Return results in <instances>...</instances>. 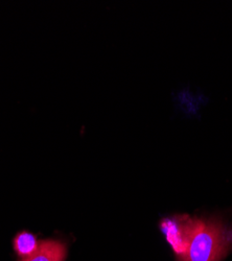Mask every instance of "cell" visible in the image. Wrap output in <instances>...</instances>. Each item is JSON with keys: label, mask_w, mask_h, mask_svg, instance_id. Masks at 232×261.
Wrapping results in <instances>:
<instances>
[{"label": "cell", "mask_w": 232, "mask_h": 261, "mask_svg": "<svg viewBox=\"0 0 232 261\" xmlns=\"http://www.w3.org/2000/svg\"><path fill=\"white\" fill-rule=\"evenodd\" d=\"M232 249V230L221 220L198 219L188 251L179 261H221Z\"/></svg>", "instance_id": "1"}, {"label": "cell", "mask_w": 232, "mask_h": 261, "mask_svg": "<svg viewBox=\"0 0 232 261\" xmlns=\"http://www.w3.org/2000/svg\"><path fill=\"white\" fill-rule=\"evenodd\" d=\"M196 217L187 214H176L166 217L160 222V230L164 234L166 242L171 245L174 252L181 259L188 251L191 243Z\"/></svg>", "instance_id": "2"}, {"label": "cell", "mask_w": 232, "mask_h": 261, "mask_svg": "<svg viewBox=\"0 0 232 261\" xmlns=\"http://www.w3.org/2000/svg\"><path fill=\"white\" fill-rule=\"evenodd\" d=\"M65 258L66 247L64 244L58 241H42L34 254L21 261H64Z\"/></svg>", "instance_id": "3"}, {"label": "cell", "mask_w": 232, "mask_h": 261, "mask_svg": "<svg viewBox=\"0 0 232 261\" xmlns=\"http://www.w3.org/2000/svg\"><path fill=\"white\" fill-rule=\"evenodd\" d=\"M39 243L35 235L23 231L16 235L14 239V249L20 257L27 258L37 251Z\"/></svg>", "instance_id": "4"}]
</instances>
